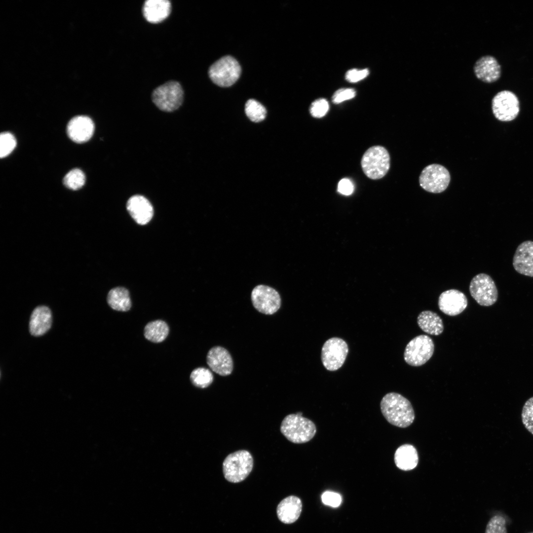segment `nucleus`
Returning a JSON list of instances; mask_svg holds the SVG:
<instances>
[{
    "mask_svg": "<svg viewBox=\"0 0 533 533\" xmlns=\"http://www.w3.org/2000/svg\"><path fill=\"white\" fill-rule=\"evenodd\" d=\"M171 3L167 0H148L143 7L145 19L152 23H158L165 20L171 12Z\"/></svg>",
    "mask_w": 533,
    "mask_h": 533,
    "instance_id": "nucleus-20",
    "label": "nucleus"
},
{
    "mask_svg": "<svg viewBox=\"0 0 533 533\" xmlns=\"http://www.w3.org/2000/svg\"><path fill=\"white\" fill-rule=\"evenodd\" d=\"M505 519L500 515L492 517L488 522L485 533H507Z\"/></svg>",
    "mask_w": 533,
    "mask_h": 533,
    "instance_id": "nucleus-31",
    "label": "nucleus"
},
{
    "mask_svg": "<svg viewBox=\"0 0 533 533\" xmlns=\"http://www.w3.org/2000/svg\"><path fill=\"white\" fill-rule=\"evenodd\" d=\"M451 176L449 171L443 166L432 164L426 166L419 178L420 187L431 193L444 191L449 186Z\"/></svg>",
    "mask_w": 533,
    "mask_h": 533,
    "instance_id": "nucleus-10",
    "label": "nucleus"
},
{
    "mask_svg": "<svg viewBox=\"0 0 533 533\" xmlns=\"http://www.w3.org/2000/svg\"><path fill=\"white\" fill-rule=\"evenodd\" d=\"M533 533V532H531V533Z\"/></svg>",
    "mask_w": 533,
    "mask_h": 533,
    "instance_id": "nucleus-37",
    "label": "nucleus"
},
{
    "mask_svg": "<svg viewBox=\"0 0 533 533\" xmlns=\"http://www.w3.org/2000/svg\"><path fill=\"white\" fill-rule=\"evenodd\" d=\"M417 322L423 332L431 335L438 336L444 330L442 319L436 313L432 311L421 312L418 316Z\"/></svg>",
    "mask_w": 533,
    "mask_h": 533,
    "instance_id": "nucleus-23",
    "label": "nucleus"
},
{
    "mask_svg": "<svg viewBox=\"0 0 533 533\" xmlns=\"http://www.w3.org/2000/svg\"><path fill=\"white\" fill-rule=\"evenodd\" d=\"M355 95V90L353 88H341L334 93L332 96V101L335 104L341 103L352 99Z\"/></svg>",
    "mask_w": 533,
    "mask_h": 533,
    "instance_id": "nucleus-33",
    "label": "nucleus"
},
{
    "mask_svg": "<svg viewBox=\"0 0 533 533\" xmlns=\"http://www.w3.org/2000/svg\"><path fill=\"white\" fill-rule=\"evenodd\" d=\"M245 111L248 117L255 122L263 120L266 114V110L265 107L258 101L252 99L246 102Z\"/></svg>",
    "mask_w": 533,
    "mask_h": 533,
    "instance_id": "nucleus-27",
    "label": "nucleus"
},
{
    "mask_svg": "<svg viewBox=\"0 0 533 533\" xmlns=\"http://www.w3.org/2000/svg\"><path fill=\"white\" fill-rule=\"evenodd\" d=\"M394 459L396 466L404 471L411 470L416 468L419 460L417 449L409 444H403L396 449Z\"/></svg>",
    "mask_w": 533,
    "mask_h": 533,
    "instance_id": "nucleus-22",
    "label": "nucleus"
},
{
    "mask_svg": "<svg viewBox=\"0 0 533 533\" xmlns=\"http://www.w3.org/2000/svg\"><path fill=\"white\" fill-rule=\"evenodd\" d=\"M169 327L165 322L156 320L148 323L145 327L144 334L146 339L153 343L163 341L169 333Z\"/></svg>",
    "mask_w": 533,
    "mask_h": 533,
    "instance_id": "nucleus-25",
    "label": "nucleus"
},
{
    "mask_svg": "<svg viewBox=\"0 0 533 533\" xmlns=\"http://www.w3.org/2000/svg\"><path fill=\"white\" fill-rule=\"evenodd\" d=\"M126 208L133 220L140 225L147 224L153 217V208L152 204L141 195L130 197L127 202Z\"/></svg>",
    "mask_w": 533,
    "mask_h": 533,
    "instance_id": "nucleus-18",
    "label": "nucleus"
},
{
    "mask_svg": "<svg viewBox=\"0 0 533 533\" xmlns=\"http://www.w3.org/2000/svg\"><path fill=\"white\" fill-rule=\"evenodd\" d=\"M207 363L212 371L222 376L229 375L233 370V360L225 348L216 346L211 348L206 356Z\"/></svg>",
    "mask_w": 533,
    "mask_h": 533,
    "instance_id": "nucleus-14",
    "label": "nucleus"
},
{
    "mask_svg": "<svg viewBox=\"0 0 533 533\" xmlns=\"http://www.w3.org/2000/svg\"><path fill=\"white\" fill-rule=\"evenodd\" d=\"M348 353V346L344 340L338 337L329 339L322 347V364L328 371H337L344 364Z\"/></svg>",
    "mask_w": 533,
    "mask_h": 533,
    "instance_id": "nucleus-9",
    "label": "nucleus"
},
{
    "mask_svg": "<svg viewBox=\"0 0 533 533\" xmlns=\"http://www.w3.org/2000/svg\"><path fill=\"white\" fill-rule=\"evenodd\" d=\"M380 408L386 420L397 427H407L413 423L415 418L411 402L396 392L386 394L381 401Z\"/></svg>",
    "mask_w": 533,
    "mask_h": 533,
    "instance_id": "nucleus-1",
    "label": "nucleus"
},
{
    "mask_svg": "<svg viewBox=\"0 0 533 533\" xmlns=\"http://www.w3.org/2000/svg\"><path fill=\"white\" fill-rule=\"evenodd\" d=\"M469 291L472 297L480 305H493L498 298V291L492 278L487 274L481 273L472 279Z\"/></svg>",
    "mask_w": 533,
    "mask_h": 533,
    "instance_id": "nucleus-8",
    "label": "nucleus"
},
{
    "mask_svg": "<svg viewBox=\"0 0 533 533\" xmlns=\"http://www.w3.org/2000/svg\"><path fill=\"white\" fill-rule=\"evenodd\" d=\"M213 375L208 369L199 367L194 369L190 375L192 383L196 387L204 388L209 386L213 381Z\"/></svg>",
    "mask_w": 533,
    "mask_h": 533,
    "instance_id": "nucleus-26",
    "label": "nucleus"
},
{
    "mask_svg": "<svg viewBox=\"0 0 533 533\" xmlns=\"http://www.w3.org/2000/svg\"><path fill=\"white\" fill-rule=\"evenodd\" d=\"M434 344L430 337L425 335L417 336L407 344L404 359L410 366L418 367L424 364L432 357Z\"/></svg>",
    "mask_w": 533,
    "mask_h": 533,
    "instance_id": "nucleus-7",
    "label": "nucleus"
},
{
    "mask_svg": "<svg viewBox=\"0 0 533 533\" xmlns=\"http://www.w3.org/2000/svg\"><path fill=\"white\" fill-rule=\"evenodd\" d=\"M85 182V176L84 173L79 169H74L70 171L64 177L63 183L68 188L77 190L83 187Z\"/></svg>",
    "mask_w": 533,
    "mask_h": 533,
    "instance_id": "nucleus-28",
    "label": "nucleus"
},
{
    "mask_svg": "<svg viewBox=\"0 0 533 533\" xmlns=\"http://www.w3.org/2000/svg\"><path fill=\"white\" fill-rule=\"evenodd\" d=\"M241 72L238 61L233 57L225 56L214 62L209 68L208 74L211 80L221 87H229L239 78Z\"/></svg>",
    "mask_w": 533,
    "mask_h": 533,
    "instance_id": "nucleus-5",
    "label": "nucleus"
},
{
    "mask_svg": "<svg viewBox=\"0 0 533 533\" xmlns=\"http://www.w3.org/2000/svg\"><path fill=\"white\" fill-rule=\"evenodd\" d=\"M52 314L50 309L44 305L36 307L33 311L29 322V331L34 336H40L50 328Z\"/></svg>",
    "mask_w": 533,
    "mask_h": 533,
    "instance_id": "nucleus-19",
    "label": "nucleus"
},
{
    "mask_svg": "<svg viewBox=\"0 0 533 533\" xmlns=\"http://www.w3.org/2000/svg\"><path fill=\"white\" fill-rule=\"evenodd\" d=\"M321 498L323 503L333 507L339 506L342 501L340 495L330 491L324 492L322 495Z\"/></svg>",
    "mask_w": 533,
    "mask_h": 533,
    "instance_id": "nucleus-35",
    "label": "nucleus"
},
{
    "mask_svg": "<svg viewBox=\"0 0 533 533\" xmlns=\"http://www.w3.org/2000/svg\"><path fill=\"white\" fill-rule=\"evenodd\" d=\"M253 467V458L249 452L242 450L229 454L223 462V472L225 479L231 483L245 480Z\"/></svg>",
    "mask_w": 533,
    "mask_h": 533,
    "instance_id": "nucleus-3",
    "label": "nucleus"
},
{
    "mask_svg": "<svg viewBox=\"0 0 533 533\" xmlns=\"http://www.w3.org/2000/svg\"><path fill=\"white\" fill-rule=\"evenodd\" d=\"M521 418L525 427L533 435V397L530 398L524 404Z\"/></svg>",
    "mask_w": 533,
    "mask_h": 533,
    "instance_id": "nucleus-30",
    "label": "nucleus"
},
{
    "mask_svg": "<svg viewBox=\"0 0 533 533\" xmlns=\"http://www.w3.org/2000/svg\"><path fill=\"white\" fill-rule=\"evenodd\" d=\"M467 304L465 294L457 289H450L442 292L438 299L440 310L449 316L459 314L465 309Z\"/></svg>",
    "mask_w": 533,
    "mask_h": 533,
    "instance_id": "nucleus-13",
    "label": "nucleus"
},
{
    "mask_svg": "<svg viewBox=\"0 0 533 533\" xmlns=\"http://www.w3.org/2000/svg\"><path fill=\"white\" fill-rule=\"evenodd\" d=\"M281 433L289 441L302 444L311 440L316 432L315 424L309 419L303 417L302 413L286 416L280 425Z\"/></svg>",
    "mask_w": 533,
    "mask_h": 533,
    "instance_id": "nucleus-2",
    "label": "nucleus"
},
{
    "mask_svg": "<svg viewBox=\"0 0 533 533\" xmlns=\"http://www.w3.org/2000/svg\"><path fill=\"white\" fill-rule=\"evenodd\" d=\"M67 131L69 137L74 142L84 143L92 136L94 124L92 120L87 116H76L69 122Z\"/></svg>",
    "mask_w": 533,
    "mask_h": 533,
    "instance_id": "nucleus-16",
    "label": "nucleus"
},
{
    "mask_svg": "<svg viewBox=\"0 0 533 533\" xmlns=\"http://www.w3.org/2000/svg\"><path fill=\"white\" fill-rule=\"evenodd\" d=\"M512 264L518 273L533 277V241L526 240L519 245Z\"/></svg>",
    "mask_w": 533,
    "mask_h": 533,
    "instance_id": "nucleus-17",
    "label": "nucleus"
},
{
    "mask_svg": "<svg viewBox=\"0 0 533 533\" xmlns=\"http://www.w3.org/2000/svg\"><path fill=\"white\" fill-rule=\"evenodd\" d=\"M329 108V103L326 99H318L312 103L309 112L313 117L321 118L327 114Z\"/></svg>",
    "mask_w": 533,
    "mask_h": 533,
    "instance_id": "nucleus-32",
    "label": "nucleus"
},
{
    "mask_svg": "<svg viewBox=\"0 0 533 533\" xmlns=\"http://www.w3.org/2000/svg\"><path fill=\"white\" fill-rule=\"evenodd\" d=\"M390 156L385 148L373 146L364 153L361 165L365 174L370 179L378 180L384 177L390 167Z\"/></svg>",
    "mask_w": 533,
    "mask_h": 533,
    "instance_id": "nucleus-4",
    "label": "nucleus"
},
{
    "mask_svg": "<svg viewBox=\"0 0 533 533\" xmlns=\"http://www.w3.org/2000/svg\"><path fill=\"white\" fill-rule=\"evenodd\" d=\"M492 108L494 115L498 120L509 121L515 119L520 111V104L516 95L504 90L498 92L493 97Z\"/></svg>",
    "mask_w": 533,
    "mask_h": 533,
    "instance_id": "nucleus-11",
    "label": "nucleus"
},
{
    "mask_svg": "<svg viewBox=\"0 0 533 533\" xmlns=\"http://www.w3.org/2000/svg\"><path fill=\"white\" fill-rule=\"evenodd\" d=\"M302 508L300 499L294 495L283 499L277 506V516L282 523L291 524L299 518Z\"/></svg>",
    "mask_w": 533,
    "mask_h": 533,
    "instance_id": "nucleus-21",
    "label": "nucleus"
},
{
    "mask_svg": "<svg viewBox=\"0 0 533 533\" xmlns=\"http://www.w3.org/2000/svg\"><path fill=\"white\" fill-rule=\"evenodd\" d=\"M152 101L160 110L171 112L178 109L184 99V91L176 81H169L156 88L152 94Z\"/></svg>",
    "mask_w": 533,
    "mask_h": 533,
    "instance_id": "nucleus-6",
    "label": "nucleus"
},
{
    "mask_svg": "<svg viewBox=\"0 0 533 533\" xmlns=\"http://www.w3.org/2000/svg\"><path fill=\"white\" fill-rule=\"evenodd\" d=\"M473 70L478 79L488 83L496 81L501 75L500 64L491 55H485L479 58L475 63Z\"/></svg>",
    "mask_w": 533,
    "mask_h": 533,
    "instance_id": "nucleus-15",
    "label": "nucleus"
},
{
    "mask_svg": "<svg viewBox=\"0 0 533 533\" xmlns=\"http://www.w3.org/2000/svg\"><path fill=\"white\" fill-rule=\"evenodd\" d=\"M354 190V186L352 182L346 178L342 179L338 184V190L342 194L349 195Z\"/></svg>",
    "mask_w": 533,
    "mask_h": 533,
    "instance_id": "nucleus-36",
    "label": "nucleus"
},
{
    "mask_svg": "<svg viewBox=\"0 0 533 533\" xmlns=\"http://www.w3.org/2000/svg\"><path fill=\"white\" fill-rule=\"evenodd\" d=\"M107 302L112 309L117 311H127L131 306L129 291L122 287L113 288L109 291Z\"/></svg>",
    "mask_w": 533,
    "mask_h": 533,
    "instance_id": "nucleus-24",
    "label": "nucleus"
},
{
    "mask_svg": "<svg viewBox=\"0 0 533 533\" xmlns=\"http://www.w3.org/2000/svg\"><path fill=\"white\" fill-rule=\"evenodd\" d=\"M16 141L10 133L5 132L0 135V157L3 158L9 155L15 149Z\"/></svg>",
    "mask_w": 533,
    "mask_h": 533,
    "instance_id": "nucleus-29",
    "label": "nucleus"
},
{
    "mask_svg": "<svg viewBox=\"0 0 533 533\" xmlns=\"http://www.w3.org/2000/svg\"><path fill=\"white\" fill-rule=\"evenodd\" d=\"M369 74V71L368 69L361 70L352 69L347 71L345 77L348 82L354 83L363 79L368 76Z\"/></svg>",
    "mask_w": 533,
    "mask_h": 533,
    "instance_id": "nucleus-34",
    "label": "nucleus"
},
{
    "mask_svg": "<svg viewBox=\"0 0 533 533\" xmlns=\"http://www.w3.org/2000/svg\"><path fill=\"white\" fill-rule=\"evenodd\" d=\"M251 298L256 309L266 315L274 314L281 306V298L278 292L268 286L257 285L253 289Z\"/></svg>",
    "mask_w": 533,
    "mask_h": 533,
    "instance_id": "nucleus-12",
    "label": "nucleus"
}]
</instances>
